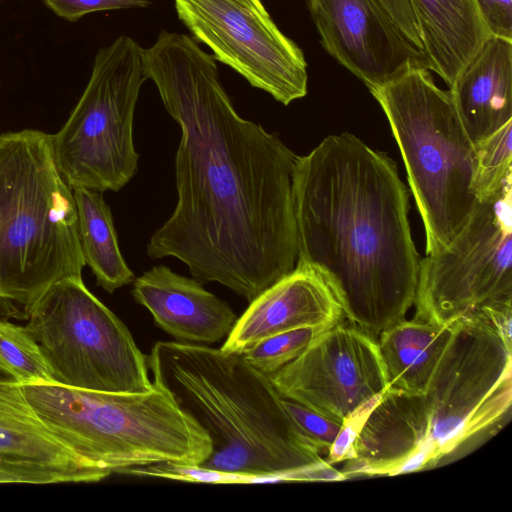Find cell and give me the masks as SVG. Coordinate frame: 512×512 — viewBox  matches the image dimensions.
Segmentation results:
<instances>
[{"instance_id":"9c48e42d","label":"cell","mask_w":512,"mask_h":512,"mask_svg":"<svg viewBox=\"0 0 512 512\" xmlns=\"http://www.w3.org/2000/svg\"><path fill=\"white\" fill-rule=\"evenodd\" d=\"M482 308L451 324L423 398L431 465L500 420L512 401V347Z\"/></svg>"},{"instance_id":"4fadbf2b","label":"cell","mask_w":512,"mask_h":512,"mask_svg":"<svg viewBox=\"0 0 512 512\" xmlns=\"http://www.w3.org/2000/svg\"><path fill=\"white\" fill-rule=\"evenodd\" d=\"M324 49L369 89L429 63L379 0H307Z\"/></svg>"},{"instance_id":"f1b7e54d","label":"cell","mask_w":512,"mask_h":512,"mask_svg":"<svg viewBox=\"0 0 512 512\" xmlns=\"http://www.w3.org/2000/svg\"><path fill=\"white\" fill-rule=\"evenodd\" d=\"M379 2L408 40L423 52L419 25L410 1L379 0Z\"/></svg>"},{"instance_id":"484cf974","label":"cell","mask_w":512,"mask_h":512,"mask_svg":"<svg viewBox=\"0 0 512 512\" xmlns=\"http://www.w3.org/2000/svg\"><path fill=\"white\" fill-rule=\"evenodd\" d=\"M380 396L367 401L342 421L340 430L327 453L329 464L345 462L353 456L355 441Z\"/></svg>"},{"instance_id":"52a82bcc","label":"cell","mask_w":512,"mask_h":512,"mask_svg":"<svg viewBox=\"0 0 512 512\" xmlns=\"http://www.w3.org/2000/svg\"><path fill=\"white\" fill-rule=\"evenodd\" d=\"M146 80L144 48L133 38L121 35L99 49L79 101L51 134L57 167L71 187L119 191L136 174L133 120Z\"/></svg>"},{"instance_id":"44dd1931","label":"cell","mask_w":512,"mask_h":512,"mask_svg":"<svg viewBox=\"0 0 512 512\" xmlns=\"http://www.w3.org/2000/svg\"><path fill=\"white\" fill-rule=\"evenodd\" d=\"M71 188L85 265L92 270L97 285L113 293L135 277L121 254L110 208L102 192L80 186Z\"/></svg>"},{"instance_id":"5bb4252c","label":"cell","mask_w":512,"mask_h":512,"mask_svg":"<svg viewBox=\"0 0 512 512\" xmlns=\"http://www.w3.org/2000/svg\"><path fill=\"white\" fill-rule=\"evenodd\" d=\"M111 473L62 443L30 406L22 386L0 372V483L97 482Z\"/></svg>"},{"instance_id":"4316f807","label":"cell","mask_w":512,"mask_h":512,"mask_svg":"<svg viewBox=\"0 0 512 512\" xmlns=\"http://www.w3.org/2000/svg\"><path fill=\"white\" fill-rule=\"evenodd\" d=\"M57 16L76 21L83 16L106 10L147 8L150 0H43Z\"/></svg>"},{"instance_id":"cb8c5ba5","label":"cell","mask_w":512,"mask_h":512,"mask_svg":"<svg viewBox=\"0 0 512 512\" xmlns=\"http://www.w3.org/2000/svg\"><path fill=\"white\" fill-rule=\"evenodd\" d=\"M328 329V328H327ZM323 328H300L267 337L243 350L245 360L271 377L298 357Z\"/></svg>"},{"instance_id":"8fae6325","label":"cell","mask_w":512,"mask_h":512,"mask_svg":"<svg viewBox=\"0 0 512 512\" xmlns=\"http://www.w3.org/2000/svg\"><path fill=\"white\" fill-rule=\"evenodd\" d=\"M192 37L249 84L283 105L307 94V62L261 0H174Z\"/></svg>"},{"instance_id":"603a6c76","label":"cell","mask_w":512,"mask_h":512,"mask_svg":"<svg viewBox=\"0 0 512 512\" xmlns=\"http://www.w3.org/2000/svg\"><path fill=\"white\" fill-rule=\"evenodd\" d=\"M512 121L476 145L474 192L478 200L495 194L512 180Z\"/></svg>"},{"instance_id":"2e32d148","label":"cell","mask_w":512,"mask_h":512,"mask_svg":"<svg viewBox=\"0 0 512 512\" xmlns=\"http://www.w3.org/2000/svg\"><path fill=\"white\" fill-rule=\"evenodd\" d=\"M344 319L326 280L311 267L296 264L291 273L250 302L220 349L241 353L282 332L307 327L327 329Z\"/></svg>"},{"instance_id":"d6986e66","label":"cell","mask_w":512,"mask_h":512,"mask_svg":"<svg viewBox=\"0 0 512 512\" xmlns=\"http://www.w3.org/2000/svg\"><path fill=\"white\" fill-rule=\"evenodd\" d=\"M430 71L449 86L491 36L475 0H409Z\"/></svg>"},{"instance_id":"83f0119b","label":"cell","mask_w":512,"mask_h":512,"mask_svg":"<svg viewBox=\"0 0 512 512\" xmlns=\"http://www.w3.org/2000/svg\"><path fill=\"white\" fill-rule=\"evenodd\" d=\"M491 36L512 40V0H475Z\"/></svg>"},{"instance_id":"6da1fadb","label":"cell","mask_w":512,"mask_h":512,"mask_svg":"<svg viewBox=\"0 0 512 512\" xmlns=\"http://www.w3.org/2000/svg\"><path fill=\"white\" fill-rule=\"evenodd\" d=\"M144 60L181 130L178 200L147 254L175 257L196 280L220 283L250 303L297 264V155L276 134L239 116L214 57L193 37L162 30L144 49Z\"/></svg>"},{"instance_id":"d4e9b609","label":"cell","mask_w":512,"mask_h":512,"mask_svg":"<svg viewBox=\"0 0 512 512\" xmlns=\"http://www.w3.org/2000/svg\"><path fill=\"white\" fill-rule=\"evenodd\" d=\"M283 404L308 442L320 453H328L341 424L300 403L283 398Z\"/></svg>"},{"instance_id":"ffe728a7","label":"cell","mask_w":512,"mask_h":512,"mask_svg":"<svg viewBox=\"0 0 512 512\" xmlns=\"http://www.w3.org/2000/svg\"><path fill=\"white\" fill-rule=\"evenodd\" d=\"M449 326H437L417 319H404L377 337L388 387L423 394L445 348Z\"/></svg>"},{"instance_id":"277c9868","label":"cell","mask_w":512,"mask_h":512,"mask_svg":"<svg viewBox=\"0 0 512 512\" xmlns=\"http://www.w3.org/2000/svg\"><path fill=\"white\" fill-rule=\"evenodd\" d=\"M84 266L72 188L51 134H0V310L28 318L50 286L82 277Z\"/></svg>"},{"instance_id":"e0dca14e","label":"cell","mask_w":512,"mask_h":512,"mask_svg":"<svg viewBox=\"0 0 512 512\" xmlns=\"http://www.w3.org/2000/svg\"><path fill=\"white\" fill-rule=\"evenodd\" d=\"M132 296L157 326L183 343L204 344L227 337L237 316L200 281L158 265L134 279Z\"/></svg>"},{"instance_id":"ac0fdd59","label":"cell","mask_w":512,"mask_h":512,"mask_svg":"<svg viewBox=\"0 0 512 512\" xmlns=\"http://www.w3.org/2000/svg\"><path fill=\"white\" fill-rule=\"evenodd\" d=\"M449 91L475 146L512 121V40L490 36Z\"/></svg>"},{"instance_id":"9a60e30c","label":"cell","mask_w":512,"mask_h":512,"mask_svg":"<svg viewBox=\"0 0 512 512\" xmlns=\"http://www.w3.org/2000/svg\"><path fill=\"white\" fill-rule=\"evenodd\" d=\"M341 473L396 475L431 465L429 422L422 394L387 388L369 413Z\"/></svg>"},{"instance_id":"7a4b0ae2","label":"cell","mask_w":512,"mask_h":512,"mask_svg":"<svg viewBox=\"0 0 512 512\" xmlns=\"http://www.w3.org/2000/svg\"><path fill=\"white\" fill-rule=\"evenodd\" d=\"M297 264L316 270L350 324L377 339L414 305L420 255L409 193L387 153L342 132L297 156Z\"/></svg>"},{"instance_id":"8992f818","label":"cell","mask_w":512,"mask_h":512,"mask_svg":"<svg viewBox=\"0 0 512 512\" xmlns=\"http://www.w3.org/2000/svg\"><path fill=\"white\" fill-rule=\"evenodd\" d=\"M423 67L408 69L369 91L381 106L399 147L426 236V255L446 250L465 226L474 192L476 146L449 90Z\"/></svg>"},{"instance_id":"ba28073f","label":"cell","mask_w":512,"mask_h":512,"mask_svg":"<svg viewBox=\"0 0 512 512\" xmlns=\"http://www.w3.org/2000/svg\"><path fill=\"white\" fill-rule=\"evenodd\" d=\"M25 329L37 342L55 383L116 393L153 389L147 356L126 325L85 286L64 278L34 303Z\"/></svg>"},{"instance_id":"30bf717a","label":"cell","mask_w":512,"mask_h":512,"mask_svg":"<svg viewBox=\"0 0 512 512\" xmlns=\"http://www.w3.org/2000/svg\"><path fill=\"white\" fill-rule=\"evenodd\" d=\"M499 302H512V180L478 201L446 250L420 259L414 319L449 326Z\"/></svg>"},{"instance_id":"7402d4cb","label":"cell","mask_w":512,"mask_h":512,"mask_svg":"<svg viewBox=\"0 0 512 512\" xmlns=\"http://www.w3.org/2000/svg\"><path fill=\"white\" fill-rule=\"evenodd\" d=\"M0 372L20 385L54 382L39 345L25 327L1 318Z\"/></svg>"},{"instance_id":"5b68a950","label":"cell","mask_w":512,"mask_h":512,"mask_svg":"<svg viewBox=\"0 0 512 512\" xmlns=\"http://www.w3.org/2000/svg\"><path fill=\"white\" fill-rule=\"evenodd\" d=\"M30 406L72 451L111 472L161 463L201 465L207 432L165 389L116 393L55 382L23 384Z\"/></svg>"},{"instance_id":"7c38bea8","label":"cell","mask_w":512,"mask_h":512,"mask_svg":"<svg viewBox=\"0 0 512 512\" xmlns=\"http://www.w3.org/2000/svg\"><path fill=\"white\" fill-rule=\"evenodd\" d=\"M270 378L283 398L340 423L388 387L377 339L344 320Z\"/></svg>"},{"instance_id":"3957f363","label":"cell","mask_w":512,"mask_h":512,"mask_svg":"<svg viewBox=\"0 0 512 512\" xmlns=\"http://www.w3.org/2000/svg\"><path fill=\"white\" fill-rule=\"evenodd\" d=\"M147 364L153 384L210 437L212 452L199 467L237 482L299 481L328 463L303 436L271 378L242 353L158 341Z\"/></svg>"}]
</instances>
